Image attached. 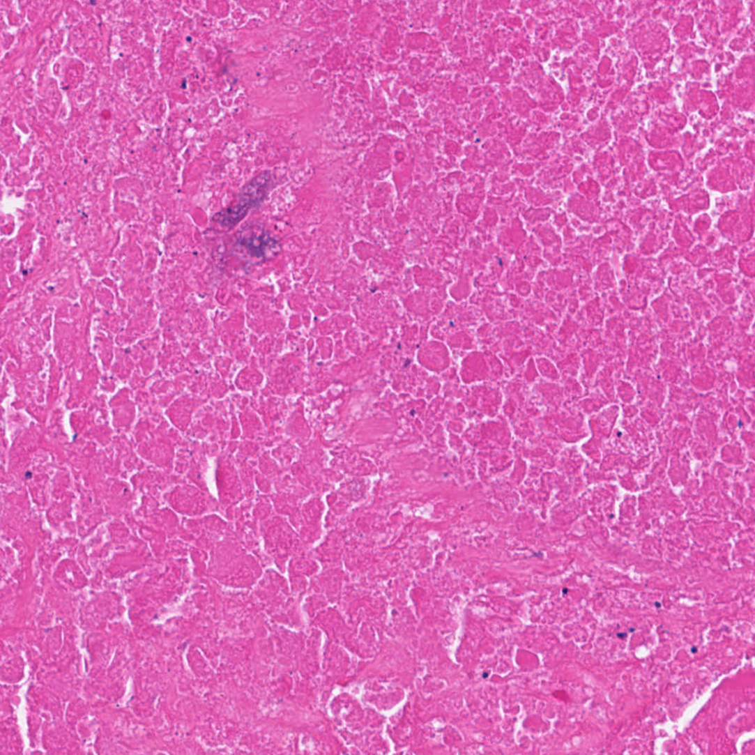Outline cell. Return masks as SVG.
<instances>
[{"mask_svg":"<svg viewBox=\"0 0 755 755\" xmlns=\"http://www.w3.org/2000/svg\"><path fill=\"white\" fill-rule=\"evenodd\" d=\"M271 181V175L268 172L254 178L241 191L238 204L250 210L257 206L267 195Z\"/></svg>","mask_w":755,"mask_h":755,"instance_id":"cell-1","label":"cell"},{"mask_svg":"<svg viewBox=\"0 0 755 755\" xmlns=\"http://www.w3.org/2000/svg\"><path fill=\"white\" fill-rule=\"evenodd\" d=\"M241 245L254 258H265L268 251H273L277 242L267 234L253 235L241 238Z\"/></svg>","mask_w":755,"mask_h":755,"instance_id":"cell-2","label":"cell"},{"mask_svg":"<svg viewBox=\"0 0 755 755\" xmlns=\"http://www.w3.org/2000/svg\"><path fill=\"white\" fill-rule=\"evenodd\" d=\"M250 210L237 204L234 206L229 207L217 213L213 216V220L224 227H234L238 224L247 215Z\"/></svg>","mask_w":755,"mask_h":755,"instance_id":"cell-3","label":"cell"}]
</instances>
